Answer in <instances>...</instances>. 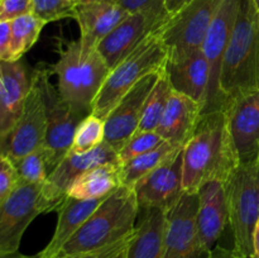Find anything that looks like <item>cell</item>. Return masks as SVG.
I'll return each instance as SVG.
<instances>
[{"label":"cell","mask_w":259,"mask_h":258,"mask_svg":"<svg viewBox=\"0 0 259 258\" xmlns=\"http://www.w3.org/2000/svg\"><path fill=\"white\" fill-rule=\"evenodd\" d=\"M239 164L225 110L202 114L182 152L184 191L197 194L211 181L227 184Z\"/></svg>","instance_id":"obj_1"},{"label":"cell","mask_w":259,"mask_h":258,"mask_svg":"<svg viewBox=\"0 0 259 258\" xmlns=\"http://www.w3.org/2000/svg\"><path fill=\"white\" fill-rule=\"evenodd\" d=\"M138 214L134 189L121 185L101 201L55 258L100 252L125 242L136 229Z\"/></svg>","instance_id":"obj_2"},{"label":"cell","mask_w":259,"mask_h":258,"mask_svg":"<svg viewBox=\"0 0 259 258\" xmlns=\"http://www.w3.org/2000/svg\"><path fill=\"white\" fill-rule=\"evenodd\" d=\"M219 88L225 109L234 99L259 89V12L253 0H240L223 57Z\"/></svg>","instance_id":"obj_3"},{"label":"cell","mask_w":259,"mask_h":258,"mask_svg":"<svg viewBox=\"0 0 259 258\" xmlns=\"http://www.w3.org/2000/svg\"><path fill=\"white\" fill-rule=\"evenodd\" d=\"M52 72L57 76V89L62 98L73 113L83 119L93 111L94 101L110 68L96 48L83 56L77 39L61 51Z\"/></svg>","instance_id":"obj_4"},{"label":"cell","mask_w":259,"mask_h":258,"mask_svg":"<svg viewBox=\"0 0 259 258\" xmlns=\"http://www.w3.org/2000/svg\"><path fill=\"white\" fill-rule=\"evenodd\" d=\"M168 58L159 29L148 35L128 57L111 68L93 105L91 114L105 120L116 104L144 76L162 70Z\"/></svg>","instance_id":"obj_5"},{"label":"cell","mask_w":259,"mask_h":258,"mask_svg":"<svg viewBox=\"0 0 259 258\" xmlns=\"http://www.w3.org/2000/svg\"><path fill=\"white\" fill-rule=\"evenodd\" d=\"M233 249L242 258L252 257L253 233L259 219V164L237 167L225 184Z\"/></svg>","instance_id":"obj_6"},{"label":"cell","mask_w":259,"mask_h":258,"mask_svg":"<svg viewBox=\"0 0 259 258\" xmlns=\"http://www.w3.org/2000/svg\"><path fill=\"white\" fill-rule=\"evenodd\" d=\"M45 105L47 134L42 152L50 172L70 152L75 132L82 118L75 114L50 80V67L39 65L32 73Z\"/></svg>","instance_id":"obj_7"},{"label":"cell","mask_w":259,"mask_h":258,"mask_svg":"<svg viewBox=\"0 0 259 258\" xmlns=\"http://www.w3.org/2000/svg\"><path fill=\"white\" fill-rule=\"evenodd\" d=\"M42 186L19 181L12 194L0 202V255L18 253L30 223L38 215L52 211L43 197Z\"/></svg>","instance_id":"obj_8"},{"label":"cell","mask_w":259,"mask_h":258,"mask_svg":"<svg viewBox=\"0 0 259 258\" xmlns=\"http://www.w3.org/2000/svg\"><path fill=\"white\" fill-rule=\"evenodd\" d=\"M224 0H189L159 28L168 58L200 50Z\"/></svg>","instance_id":"obj_9"},{"label":"cell","mask_w":259,"mask_h":258,"mask_svg":"<svg viewBox=\"0 0 259 258\" xmlns=\"http://www.w3.org/2000/svg\"><path fill=\"white\" fill-rule=\"evenodd\" d=\"M197 194L184 192L181 199L167 212L162 258H210L197 228Z\"/></svg>","instance_id":"obj_10"},{"label":"cell","mask_w":259,"mask_h":258,"mask_svg":"<svg viewBox=\"0 0 259 258\" xmlns=\"http://www.w3.org/2000/svg\"><path fill=\"white\" fill-rule=\"evenodd\" d=\"M239 5L240 0H224L222 3L201 46L202 52L209 63V88L202 114L225 110V104L219 88L220 68L234 28Z\"/></svg>","instance_id":"obj_11"},{"label":"cell","mask_w":259,"mask_h":258,"mask_svg":"<svg viewBox=\"0 0 259 258\" xmlns=\"http://www.w3.org/2000/svg\"><path fill=\"white\" fill-rule=\"evenodd\" d=\"M32 77V76H30ZM47 134L45 105L37 82L32 77L22 114L10 132L0 138V153L15 162L43 148Z\"/></svg>","instance_id":"obj_12"},{"label":"cell","mask_w":259,"mask_h":258,"mask_svg":"<svg viewBox=\"0 0 259 258\" xmlns=\"http://www.w3.org/2000/svg\"><path fill=\"white\" fill-rule=\"evenodd\" d=\"M169 17V14L152 12L132 13L99 42L96 50L111 70L128 57L151 33L159 29Z\"/></svg>","instance_id":"obj_13"},{"label":"cell","mask_w":259,"mask_h":258,"mask_svg":"<svg viewBox=\"0 0 259 258\" xmlns=\"http://www.w3.org/2000/svg\"><path fill=\"white\" fill-rule=\"evenodd\" d=\"M104 163H120L118 152L105 142L86 153L68 152L62 161L50 172L42 186L43 197L51 205L52 211L65 200L68 187L78 176Z\"/></svg>","instance_id":"obj_14"},{"label":"cell","mask_w":259,"mask_h":258,"mask_svg":"<svg viewBox=\"0 0 259 258\" xmlns=\"http://www.w3.org/2000/svg\"><path fill=\"white\" fill-rule=\"evenodd\" d=\"M163 70V68H162ZM144 76L131 91L115 105L105 118V139L104 142L113 147L116 152L138 131L142 113L147 98L158 80L161 71Z\"/></svg>","instance_id":"obj_15"},{"label":"cell","mask_w":259,"mask_h":258,"mask_svg":"<svg viewBox=\"0 0 259 258\" xmlns=\"http://www.w3.org/2000/svg\"><path fill=\"white\" fill-rule=\"evenodd\" d=\"M225 114L240 163L258 162L259 89L234 99L227 106Z\"/></svg>","instance_id":"obj_16"},{"label":"cell","mask_w":259,"mask_h":258,"mask_svg":"<svg viewBox=\"0 0 259 258\" xmlns=\"http://www.w3.org/2000/svg\"><path fill=\"white\" fill-rule=\"evenodd\" d=\"M182 152L134 185L139 209L157 207L168 212L179 202L185 192L182 186Z\"/></svg>","instance_id":"obj_17"},{"label":"cell","mask_w":259,"mask_h":258,"mask_svg":"<svg viewBox=\"0 0 259 258\" xmlns=\"http://www.w3.org/2000/svg\"><path fill=\"white\" fill-rule=\"evenodd\" d=\"M129 15L116 3H80L73 7L72 18L80 28V45L83 56L95 50L121 20Z\"/></svg>","instance_id":"obj_18"},{"label":"cell","mask_w":259,"mask_h":258,"mask_svg":"<svg viewBox=\"0 0 259 258\" xmlns=\"http://www.w3.org/2000/svg\"><path fill=\"white\" fill-rule=\"evenodd\" d=\"M172 89L200 103L204 109L209 88V63L202 50L167 58L164 65Z\"/></svg>","instance_id":"obj_19"},{"label":"cell","mask_w":259,"mask_h":258,"mask_svg":"<svg viewBox=\"0 0 259 258\" xmlns=\"http://www.w3.org/2000/svg\"><path fill=\"white\" fill-rule=\"evenodd\" d=\"M30 83L32 77L22 61H0V138L9 133L19 119Z\"/></svg>","instance_id":"obj_20"},{"label":"cell","mask_w":259,"mask_h":258,"mask_svg":"<svg viewBox=\"0 0 259 258\" xmlns=\"http://www.w3.org/2000/svg\"><path fill=\"white\" fill-rule=\"evenodd\" d=\"M197 196L199 206L196 220L200 237L205 247L212 250L225 227L229 225L225 184L220 181L207 182L199 190Z\"/></svg>","instance_id":"obj_21"},{"label":"cell","mask_w":259,"mask_h":258,"mask_svg":"<svg viewBox=\"0 0 259 258\" xmlns=\"http://www.w3.org/2000/svg\"><path fill=\"white\" fill-rule=\"evenodd\" d=\"M201 115V104L172 90L156 132L164 141L185 146L191 138Z\"/></svg>","instance_id":"obj_22"},{"label":"cell","mask_w":259,"mask_h":258,"mask_svg":"<svg viewBox=\"0 0 259 258\" xmlns=\"http://www.w3.org/2000/svg\"><path fill=\"white\" fill-rule=\"evenodd\" d=\"M139 222L126 247V258H162L167 212L157 207L139 209Z\"/></svg>","instance_id":"obj_23"},{"label":"cell","mask_w":259,"mask_h":258,"mask_svg":"<svg viewBox=\"0 0 259 258\" xmlns=\"http://www.w3.org/2000/svg\"><path fill=\"white\" fill-rule=\"evenodd\" d=\"M104 199L77 200L66 196L60 206L56 209L58 212V220L55 234L47 247L39 252L40 258H55L61 248L82 227L83 223L91 217Z\"/></svg>","instance_id":"obj_24"},{"label":"cell","mask_w":259,"mask_h":258,"mask_svg":"<svg viewBox=\"0 0 259 258\" xmlns=\"http://www.w3.org/2000/svg\"><path fill=\"white\" fill-rule=\"evenodd\" d=\"M121 185V164L104 163L78 176L68 187L67 196L77 200L104 199Z\"/></svg>","instance_id":"obj_25"},{"label":"cell","mask_w":259,"mask_h":258,"mask_svg":"<svg viewBox=\"0 0 259 258\" xmlns=\"http://www.w3.org/2000/svg\"><path fill=\"white\" fill-rule=\"evenodd\" d=\"M184 147L166 141L157 148L121 164V184L133 187L142 177L179 156L184 151Z\"/></svg>","instance_id":"obj_26"},{"label":"cell","mask_w":259,"mask_h":258,"mask_svg":"<svg viewBox=\"0 0 259 258\" xmlns=\"http://www.w3.org/2000/svg\"><path fill=\"white\" fill-rule=\"evenodd\" d=\"M172 90L174 89H172L171 82L168 80V76H167L163 67L156 85L153 86L152 91L149 93L148 98H147L143 108V113H142L141 123H139L138 131L136 133H138V132L156 131L159 121H161L162 115H163L167 101H168Z\"/></svg>","instance_id":"obj_27"},{"label":"cell","mask_w":259,"mask_h":258,"mask_svg":"<svg viewBox=\"0 0 259 258\" xmlns=\"http://www.w3.org/2000/svg\"><path fill=\"white\" fill-rule=\"evenodd\" d=\"M47 24L34 13L12 20V57L10 62L20 61V58L34 46L39 38L43 27Z\"/></svg>","instance_id":"obj_28"},{"label":"cell","mask_w":259,"mask_h":258,"mask_svg":"<svg viewBox=\"0 0 259 258\" xmlns=\"http://www.w3.org/2000/svg\"><path fill=\"white\" fill-rule=\"evenodd\" d=\"M105 139V120L90 114L77 125L70 152L86 153L100 146Z\"/></svg>","instance_id":"obj_29"},{"label":"cell","mask_w":259,"mask_h":258,"mask_svg":"<svg viewBox=\"0 0 259 258\" xmlns=\"http://www.w3.org/2000/svg\"><path fill=\"white\" fill-rule=\"evenodd\" d=\"M13 163L19 176V181L43 185L50 175L42 148L22 157Z\"/></svg>","instance_id":"obj_30"},{"label":"cell","mask_w":259,"mask_h":258,"mask_svg":"<svg viewBox=\"0 0 259 258\" xmlns=\"http://www.w3.org/2000/svg\"><path fill=\"white\" fill-rule=\"evenodd\" d=\"M164 141L156 131L154 132H138L132 138L124 144L118 152L119 161L120 164L126 163L131 159L136 158V157L141 156V154L147 153V152L152 151V149L157 148L161 146Z\"/></svg>","instance_id":"obj_31"},{"label":"cell","mask_w":259,"mask_h":258,"mask_svg":"<svg viewBox=\"0 0 259 258\" xmlns=\"http://www.w3.org/2000/svg\"><path fill=\"white\" fill-rule=\"evenodd\" d=\"M33 13L46 23L55 22L63 18H72L75 7L70 0H33Z\"/></svg>","instance_id":"obj_32"},{"label":"cell","mask_w":259,"mask_h":258,"mask_svg":"<svg viewBox=\"0 0 259 258\" xmlns=\"http://www.w3.org/2000/svg\"><path fill=\"white\" fill-rule=\"evenodd\" d=\"M19 184V176L14 163L0 153V202L7 199Z\"/></svg>","instance_id":"obj_33"},{"label":"cell","mask_w":259,"mask_h":258,"mask_svg":"<svg viewBox=\"0 0 259 258\" xmlns=\"http://www.w3.org/2000/svg\"><path fill=\"white\" fill-rule=\"evenodd\" d=\"M33 10V0H0V22H12Z\"/></svg>","instance_id":"obj_34"},{"label":"cell","mask_w":259,"mask_h":258,"mask_svg":"<svg viewBox=\"0 0 259 258\" xmlns=\"http://www.w3.org/2000/svg\"><path fill=\"white\" fill-rule=\"evenodd\" d=\"M114 3L120 5L129 14L138 12H152L161 13V14H169L166 7V0H115Z\"/></svg>","instance_id":"obj_35"},{"label":"cell","mask_w":259,"mask_h":258,"mask_svg":"<svg viewBox=\"0 0 259 258\" xmlns=\"http://www.w3.org/2000/svg\"><path fill=\"white\" fill-rule=\"evenodd\" d=\"M12 57V25L10 22H0V61L10 62Z\"/></svg>","instance_id":"obj_36"},{"label":"cell","mask_w":259,"mask_h":258,"mask_svg":"<svg viewBox=\"0 0 259 258\" xmlns=\"http://www.w3.org/2000/svg\"><path fill=\"white\" fill-rule=\"evenodd\" d=\"M134 233V232H133ZM133 235V234H132ZM131 239V238H129ZM128 239V240H129ZM128 240H125V242L120 243V244L115 245V247L113 248H109V249H105V250H100V252H94V253H85V254H73V255H65V257H60V258H108L109 255L111 254V253L115 252L116 249H118L119 247H121L123 244H125Z\"/></svg>","instance_id":"obj_37"},{"label":"cell","mask_w":259,"mask_h":258,"mask_svg":"<svg viewBox=\"0 0 259 258\" xmlns=\"http://www.w3.org/2000/svg\"><path fill=\"white\" fill-rule=\"evenodd\" d=\"M210 258H242L234 249L222 247V245H215L214 249L211 250Z\"/></svg>","instance_id":"obj_38"},{"label":"cell","mask_w":259,"mask_h":258,"mask_svg":"<svg viewBox=\"0 0 259 258\" xmlns=\"http://www.w3.org/2000/svg\"><path fill=\"white\" fill-rule=\"evenodd\" d=\"M187 0H166V7L167 10L171 15L176 14L185 4H186Z\"/></svg>","instance_id":"obj_39"},{"label":"cell","mask_w":259,"mask_h":258,"mask_svg":"<svg viewBox=\"0 0 259 258\" xmlns=\"http://www.w3.org/2000/svg\"><path fill=\"white\" fill-rule=\"evenodd\" d=\"M250 258H259V219L253 233V250Z\"/></svg>","instance_id":"obj_40"},{"label":"cell","mask_w":259,"mask_h":258,"mask_svg":"<svg viewBox=\"0 0 259 258\" xmlns=\"http://www.w3.org/2000/svg\"><path fill=\"white\" fill-rule=\"evenodd\" d=\"M129 240H131V239H129ZM129 240L125 243V244H123L121 247H119L118 249L115 250V252L111 253V254L109 255L108 258H126V247H128Z\"/></svg>","instance_id":"obj_41"},{"label":"cell","mask_w":259,"mask_h":258,"mask_svg":"<svg viewBox=\"0 0 259 258\" xmlns=\"http://www.w3.org/2000/svg\"><path fill=\"white\" fill-rule=\"evenodd\" d=\"M0 258H39V253L34 255H24L20 254L19 252L15 253V254H9V255H0Z\"/></svg>","instance_id":"obj_42"},{"label":"cell","mask_w":259,"mask_h":258,"mask_svg":"<svg viewBox=\"0 0 259 258\" xmlns=\"http://www.w3.org/2000/svg\"><path fill=\"white\" fill-rule=\"evenodd\" d=\"M83 0H71V3H72L73 5H76V4H78V3H82Z\"/></svg>","instance_id":"obj_43"},{"label":"cell","mask_w":259,"mask_h":258,"mask_svg":"<svg viewBox=\"0 0 259 258\" xmlns=\"http://www.w3.org/2000/svg\"><path fill=\"white\" fill-rule=\"evenodd\" d=\"M253 2H254L255 7H257V9H258V12H259V0H253Z\"/></svg>","instance_id":"obj_44"},{"label":"cell","mask_w":259,"mask_h":258,"mask_svg":"<svg viewBox=\"0 0 259 258\" xmlns=\"http://www.w3.org/2000/svg\"><path fill=\"white\" fill-rule=\"evenodd\" d=\"M258 164H259V158H258Z\"/></svg>","instance_id":"obj_45"},{"label":"cell","mask_w":259,"mask_h":258,"mask_svg":"<svg viewBox=\"0 0 259 258\" xmlns=\"http://www.w3.org/2000/svg\"><path fill=\"white\" fill-rule=\"evenodd\" d=\"M39 258H40V254H39Z\"/></svg>","instance_id":"obj_46"},{"label":"cell","mask_w":259,"mask_h":258,"mask_svg":"<svg viewBox=\"0 0 259 258\" xmlns=\"http://www.w3.org/2000/svg\"><path fill=\"white\" fill-rule=\"evenodd\" d=\"M187 2H189V0H187ZM187 2H186V3H187Z\"/></svg>","instance_id":"obj_47"},{"label":"cell","mask_w":259,"mask_h":258,"mask_svg":"<svg viewBox=\"0 0 259 258\" xmlns=\"http://www.w3.org/2000/svg\"><path fill=\"white\" fill-rule=\"evenodd\" d=\"M70 2H71V0H70Z\"/></svg>","instance_id":"obj_48"}]
</instances>
